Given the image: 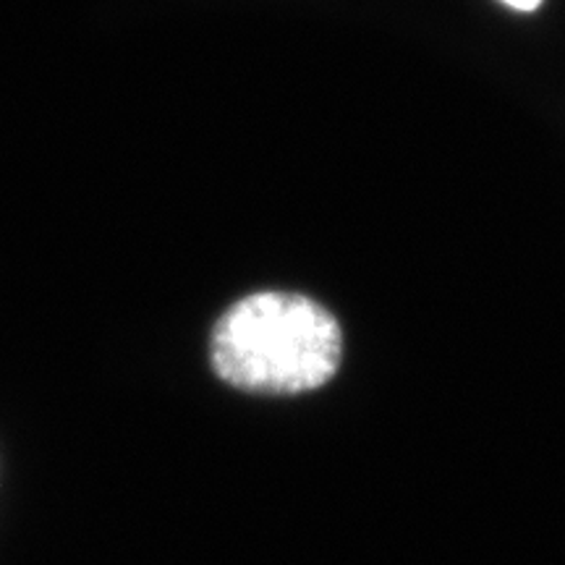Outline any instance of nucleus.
<instances>
[{"instance_id": "1", "label": "nucleus", "mask_w": 565, "mask_h": 565, "mask_svg": "<svg viewBox=\"0 0 565 565\" xmlns=\"http://www.w3.org/2000/svg\"><path fill=\"white\" fill-rule=\"evenodd\" d=\"M341 328L299 294L246 296L212 333V366L225 383L254 393H307L341 364Z\"/></svg>"}, {"instance_id": "2", "label": "nucleus", "mask_w": 565, "mask_h": 565, "mask_svg": "<svg viewBox=\"0 0 565 565\" xmlns=\"http://www.w3.org/2000/svg\"><path fill=\"white\" fill-rule=\"evenodd\" d=\"M505 6H511L515 11H534L542 0H503Z\"/></svg>"}]
</instances>
